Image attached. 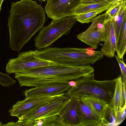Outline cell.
<instances>
[{"mask_svg":"<svg viewBox=\"0 0 126 126\" xmlns=\"http://www.w3.org/2000/svg\"><path fill=\"white\" fill-rule=\"evenodd\" d=\"M126 109L121 110L117 113L116 117V126L120 125L125 119L126 114Z\"/></svg>","mask_w":126,"mask_h":126,"instance_id":"484cf974","label":"cell"},{"mask_svg":"<svg viewBox=\"0 0 126 126\" xmlns=\"http://www.w3.org/2000/svg\"><path fill=\"white\" fill-rule=\"evenodd\" d=\"M78 99V114L81 126H101L102 121L80 97Z\"/></svg>","mask_w":126,"mask_h":126,"instance_id":"7c38bea8","label":"cell"},{"mask_svg":"<svg viewBox=\"0 0 126 126\" xmlns=\"http://www.w3.org/2000/svg\"><path fill=\"white\" fill-rule=\"evenodd\" d=\"M1 126H21V125L16 122L15 123L14 122H11L7 123L4 125H2Z\"/></svg>","mask_w":126,"mask_h":126,"instance_id":"83f0119b","label":"cell"},{"mask_svg":"<svg viewBox=\"0 0 126 126\" xmlns=\"http://www.w3.org/2000/svg\"><path fill=\"white\" fill-rule=\"evenodd\" d=\"M77 84L65 93L69 97L77 98L84 94L91 95L104 100L108 104L111 101L114 91L116 79L98 81L94 79V73L76 79Z\"/></svg>","mask_w":126,"mask_h":126,"instance_id":"3957f363","label":"cell"},{"mask_svg":"<svg viewBox=\"0 0 126 126\" xmlns=\"http://www.w3.org/2000/svg\"><path fill=\"white\" fill-rule=\"evenodd\" d=\"M81 0H47L45 8L47 17L57 20L74 16Z\"/></svg>","mask_w":126,"mask_h":126,"instance_id":"ba28073f","label":"cell"},{"mask_svg":"<svg viewBox=\"0 0 126 126\" xmlns=\"http://www.w3.org/2000/svg\"><path fill=\"white\" fill-rule=\"evenodd\" d=\"M42 0V1H45L46 0Z\"/></svg>","mask_w":126,"mask_h":126,"instance_id":"4dcf8cb0","label":"cell"},{"mask_svg":"<svg viewBox=\"0 0 126 126\" xmlns=\"http://www.w3.org/2000/svg\"><path fill=\"white\" fill-rule=\"evenodd\" d=\"M69 98L64 93L57 95L44 104L24 114L18 121H29L58 116Z\"/></svg>","mask_w":126,"mask_h":126,"instance_id":"8992f818","label":"cell"},{"mask_svg":"<svg viewBox=\"0 0 126 126\" xmlns=\"http://www.w3.org/2000/svg\"><path fill=\"white\" fill-rule=\"evenodd\" d=\"M112 3L106 1L88 4L79 3L75 9L74 15L109 8Z\"/></svg>","mask_w":126,"mask_h":126,"instance_id":"e0dca14e","label":"cell"},{"mask_svg":"<svg viewBox=\"0 0 126 126\" xmlns=\"http://www.w3.org/2000/svg\"><path fill=\"white\" fill-rule=\"evenodd\" d=\"M40 58L57 63L70 66H82L93 64L102 59L101 51L92 47L86 48H59L48 47L39 50Z\"/></svg>","mask_w":126,"mask_h":126,"instance_id":"7a4b0ae2","label":"cell"},{"mask_svg":"<svg viewBox=\"0 0 126 126\" xmlns=\"http://www.w3.org/2000/svg\"><path fill=\"white\" fill-rule=\"evenodd\" d=\"M68 82L34 87L24 91V94L26 97L33 96H52L60 95L66 92L71 87L68 85Z\"/></svg>","mask_w":126,"mask_h":126,"instance_id":"8fae6325","label":"cell"},{"mask_svg":"<svg viewBox=\"0 0 126 126\" xmlns=\"http://www.w3.org/2000/svg\"><path fill=\"white\" fill-rule=\"evenodd\" d=\"M109 8H104L95 11L75 15L77 21L82 24L89 23L91 22L98 14L107 11Z\"/></svg>","mask_w":126,"mask_h":126,"instance_id":"ffe728a7","label":"cell"},{"mask_svg":"<svg viewBox=\"0 0 126 126\" xmlns=\"http://www.w3.org/2000/svg\"><path fill=\"white\" fill-rule=\"evenodd\" d=\"M126 15V0L121 1V5L117 15L113 18V26L116 43L125 15Z\"/></svg>","mask_w":126,"mask_h":126,"instance_id":"d6986e66","label":"cell"},{"mask_svg":"<svg viewBox=\"0 0 126 126\" xmlns=\"http://www.w3.org/2000/svg\"><path fill=\"white\" fill-rule=\"evenodd\" d=\"M16 123L24 126H63L58 119V116L41 118L29 121H19Z\"/></svg>","mask_w":126,"mask_h":126,"instance_id":"9a60e30c","label":"cell"},{"mask_svg":"<svg viewBox=\"0 0 126 126\" xmlns=\"http://www.w3.org/2000/svg\"><path fill=\"white\" fill-rule=\"evenodd\" d=\"M123 0H81L79 3L88 4L103 1H107L111 3L120 1Z\"/></svg>","mask_w":126,"mask_h":126,"instance_id":"4316f807","label":"cell"},{"mask_svg":"<svg viewBox=\"0 0 126 126\" xmlns=\"http://www.w3.org/2000/svg\"><path fill=\"white\" fill-rule=\"evenodd\" d=\"M126 83L123 81L122 89L121 103V110H123L126 109Z\"/></svg>","mask_w":126,"mask_h":126,"instance_id":"d4e9b609","label":"cell"},{"mask_svg":"<svg viewBox=\"0 0 126 126\" xmlns=\"http://www.w3.org/2000/svg\"><path fill=\"white\" fill-rule=\"evenodd\" d=\"M78 99L70 97L60 112L58 119L63 126H81L77 111Z\"/></svg>","mask_w":126,"mask_h":126,"instance_id":"30bf717a","label":"cell"},{"mask_svg":"<svg viewBox=\"0 0 126 126\" xmlns=\"http://www.w3.org/2000/svg\"><path fill=\"white\" fill-rule=\"evenodd\" d=\"M4 0H0V12L1 9L2 4Z\"/></svg>","mask_w":126,"mask_h":126,"instance_id":"f1b7e54d","label":"cell"},{"mask_svg":"<svg viewBox=\"0 0 126 126\" xmlns=\"http://www.w3.org/2000/svg\"><path fill=\"white\" fill-rule=\"evenodd\" d=\"M2 125V123H1V122L0 121V126H1Z\"/></svg>","mask_w":126,"mask_h":126,"instance_id":"f546056e","label":"cell"},{"mask_svg":"<svg viewBox=\"0 0 126 126\" xmlns=\"http://www.w3.org/2000/svg\"><path fill=\"white\" fill-rule=\"evenodd\" d=\"M116 42L114 26L113 19L108 16L105 28V40L101 51L109 58L114 56Z\"/></svg>","mask_w":126,"mask_h":126,"instance_id":"4fadbf2b","label":"cell"},{"mask_svg":"<svg viewBox=\"0 0 126 126\" xmlns=\"http://www.w3.org/2000/svg\"><path fill=\"white\" fill-rule=\"evenodd\" d=\"M123 81L121 77L116 78V81L114 94L108 105L113 109L117 115L118 112L121 110V103L122 89Z\"/></svg>","mask_w":126,"mask_h":126,"instance_id":"2e32d148","label":"cell"},{"mask_svg":"<svg viewBox=\"0 0 126 126\" xmlns=\"http://www.w3.org/2000/svg\"><path fill=\"white\" fill-rule=\"evenodd\" d=\"M76 21L75 15L58 20L52 19L49 24L40 30L35 37L36 48L40 50L46 48L62 36L68 34Z\"/></svg>","mask_w":126,"mask_h":126,"instance_id":"277c9868","label":"cell"},{"mask_svg":"<svg viewBox=\"0 0 126 126\" xmlns=\"http://www.w3.org/2000/svg\"><path fill=\"white\" fill-rule=\"evenodd\" d=\"M16 82L7 74H3L0 72V84L3 86L9 87L14 84Z\"/></svg>","mask_w":126,"mask_h":126,"instance_id":"7402d4cb","label":"cell"},{"mask_svg":"<svg viewBox=\"0 0 126 126\" xmlns=\"http://www.w3.org/2000/svg\"><path fill=\"white\" fill-rule=\"evenodd\" d=\"M94 71L90 64L77 66L56 63L36 68L26 73H16L15 77L20 87H36L67 82L88 75Z\"/></svg>","mask_w":126,"mask_h":126,"instance_id":"6da1fadb","label":"cell"},{"mask_svg":"<svg viewBox=\"0 0 126 126\" xmlns=\"http://www.w3.org/2000/svg\"><path fill=\"white\" fill-rule=\"evenodd\" d=\"M56 63L40 58L34 51L30 50L20 52L16 58L10 59L6 66V71L8 74L26 73L36 68Z\"/></svg>","mask_w":126,"mask_h":126,"instance_id":"5b68a950","label":"cell"},{"mask_svg":"<svg viewBox=\"0 0 126 126\" xmlns=\"http://www.w3.org/2000/svg\"><path fill=\"white\" fill-rule=\"evenodd\" d=\"M56 95L33 96L26 97L24 100L18 101L13 106L9 112L11 116L18 118L24 114L48 102Z\"/></svg>","mask_w":126,"mask_h":126,"instance_id":"9c48e42d","label":"cell"},{"mask_svg":"<svg viewBox=\"0 0 126 126\" xmlns=\"http://www.w3.org/2000/svg\"><path fill=\"white\" fill-rule=\"evenodd\" d=\"M121 1L112 3L106 12L110 17L113 18L117 15L120 8Z\"/></svg>","mask_w":126,"mask_h":126,"instance_id":"603a6c76","label":"cell"},{"mask_svg":"<svg viewBox=\"0 0 126 126\" xmlns=\"http://www.w3.org/2000/svg\"><path fill=\"white\" fill-rule=\"evenodd\" d=\"M108 16L105 12L95 17L90 26L78 34L77 38L94 49L100 42L105 40V28Z\"/></svg>","mask_w":126,"mask_h":126,"instance_id":"52a82bcc","label":"cell"},{"mask_svg":"<svg viewBox=\"0 0 126 126\" xmlns=\"http://www.w3.org/2000/svg\"><path fill=\"white\" fill-rule=\"evenodd\" d=\"M126 51V15L120 32L117 41L116 43L115 51L117 56L122 60Z\"/></svg>","mask_w":126,"mask_h":126,"instance_id":"ac0fdd59","label":"cell"},{"mask_svg":"<svg viewBox=\"0 0 126 126\" xmlns=\"http://www.w3.org/2000/svg\"><path fill=\"white\" fill-rule=\"evenodd\" d=\"M114 56L119 65L121 71V75L122 80L126 82V65L124 62L123 60L121 59L117 56Z\"/></svg>","mask_w":126,"mask_h":126,"instance_id":"cb8c5ba5","label":"cell"},{"mask_svg":"<svg viewBox=\"0 0 126 126\" xmlns=\"http://www.w3.org/2000/svg\"><path fill=\"white\" fill-rule=\"evenodd\" d=\"M116 116L115 111L108 105L106 109L102 126H116Z\"/></svg>","mask_w":126,"mask_h":126,"instance_id":"44dd1931","label":"cell"},{"mask_svg":"<svg viewBox=\"0 0 126 126\" xmlns=\"http://www.w3.org/2000/svg\"><path fill=\"white\" fill-rule=\"evenodd\" d=\"M80 97L100 118L102 122L108 104L104 100L92 95L84 94Z\"/></svg>","mask_w":126,"mask_h":126,"instance_id":"5bb4252c","label":"cell"}]
</instances>
